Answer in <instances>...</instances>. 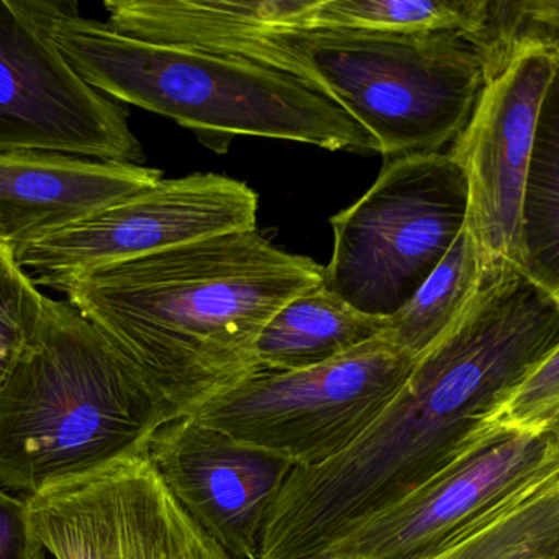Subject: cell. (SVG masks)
<instances>
[{
  "label": "cell",
  "mask_w": 559,
  "mask_h": 559,
  "mask_svg": "<svg viewBox=\"0 0 559 559\" xmlns=\"http://www.w3.org/2000/svg\"><path fill=\"white\" fill-rule=\"evenodd\" d=\"M415 361L381 336L313 368L257 372L191 418L294 467L320 466L374 421Z\"/></svg>",
  "instance_id": "7"
},
{
  "label": "cell",
  "mask_w": 559,
  "mask_h": 559,
  "mask_svg": "<svg viewBox=\"0 0 559 559\" xmlns=\"http://www.w3.org/2000/svg\"><path fill=\"white\" fill-rule=\"evenodd\" d=\"M28 516L27 500L0 487V559H45Z\"/></svg>",
  "instance_id": "22"
},
{
  "label": "cell",
  "mask_w": 559,
  "mask_h": 559,
  "mask_svg": "<svg viewBox=\"0 0 559 559\" xmlns=\"http://www.w3.org/2000/svg\"><path fill=\"white\" fill-rule=\"evenodd\" d=\"M388 319L353 309L323 283L290 299L264 325L257 343L260 371H299L332 361L381 338Z\"/></svg>",
  "instance_id": "16"
},
{
  "label": "cell",
  "mask_w": 559,
  "mask_h": 559,
  "mask_svg": "<svg viewBox=\"0 0 559 559\" xmlns=\"http://www.w3.org/2000/svg\"><path fill=\"white\" fill-rule=\"evenodd\" d=\"M322 283L316 261L250 230L103 267L57 290L175 421L260 372L264 325Z\"/></svg>",
  "instance_id": "2"
},
{
  "label": "cell",
  "mask_w": 559,
  "mask_h": 559,
  "mask_svg": "<svg viewBox=\"0 0 559 559\" xmlns=\"http://www.w3.org/2000/svg\"><path fill=\"white\" fill-rule=\"evenodd\" d=\"M467 204L466 176L450 155L391 159L358 202L330 218L323 286L353 309L389 319L447 257Z\"/></svg>",
  "instance_id": "6"
},
{
  "label": "cell",
  "mask_w": 559,
  "mask_h": 559,
  "mask_svg": "<svg viewBox=\"0 0 559 559\" xmlns=\"http://www.w3.org/2000/svg\"><path fill=\"white\" fill-rule=\"evenodd\" d=\"M487 5L489 0H257L250 14H241L267 28L388 35L461 32L473 40L483 31Z\"/></svg>",
  "instance_id": "15"
},
{
  "label": "cell",
  "mask_w": 559,
  "mask_h": 559,
  "mask_svg": "<svg viewBox=\"0 0 559 559\" xmlns=\"http://www.w3.org/2000/svg\"><path fill=\"white\" fill-rule=\"evenodd\" d=\"M146 453L182 509L231 559H258L267 510L294 469L289 461L191 417L165 425Z\"/></svg>",
  "instance_id": "13"
},
{
  "label": "cell",
  "mask_w": 559,
  "mask_h": 559,
  "mask_svg": "<svg viewBox=\"0 0 559 559\" xmlns=\"http://www.w3.org/2000/svg\"><path fill=\"white\" fill-rule=\"evenodd\" d=\"M424 559H559V479Z\"/></svg>",
  "instance_id": "19"
},
{
  "label": "cell",
  "mask_w": 559,
  "mask_h": 559,
  "mask_svg": "<svg viewBox=\"0 0 559 559\" xmlns=\"http://www.w3.org/2000/svg\"><path fill=\"white\" fill-rule=\"evenodd\" d=\"M559 349V296L496 260L450 329L343 453L294 467L267 510L258 559H317L453 463L513 385Z\"/></svg>",
  "instance_id": "1"
},
{
  "label": "cell",
  "mask_w": 559,
  "mask_h": 559,
  "mask_svg": "<svg viewBox=\"0 0 559 559\" xmlns=\"http://www.w3.org/2000/svg\"><path fill=\"white\" fill-rule=\"evenodd\" d=\"M258 195L221 175L165 179L25 245L15 263L35 286L57 289L83 274L217 235L257 230Z\"/></svg>",
  "instance_id": "10"
},
{
  "label": "cell",
  "mask_w": 559,
  "mask_h": 559,
  "mask_svg": "<svg viewBox=\"0 0 559 559\" xmlns=\"http://www.w3.org/2000/svg\"><path fill=\"white\" fill-rule=\"evenodd\" d=\"M114 27L300 78L361 123L389 162L441 153L463 132L486 83L483 55L461 32L267 28L248 22L238 0H122Z\"/></svg>",
  "instance_id": "3"
},
{
  "label": "cell",
  "mask_w": 559,
  "mask_h": 559,
  "mask_svg": "<svg viewBox=\"0 0 559 559\" xmlns=\"http://www.w3.org/2000/svg\"><path fill=\"white\" fill-rule=\"evenodd\" d=\"M171 421L100 333L47 296L0 388V487L27 499L96 473L146 453Z\"/></svg>",
  "instance_id": "5"
},
{
  "label": "cell",
  "mask_w": 559,
  "mask_h": 559,
  "mask_svg": "<svg viewBox=\"0 0 559 559\" xmlns=\"http://www.w3.org/2000/svg\"><path fill=\"white\" fill-rule=\"evenodd\" d=\"M552 83L536 126L522 201L523 273L559 296V106Z\"/></svg>",
  "instance_id": "17"
},
{
  "label": "cell",
  "mask_w": 559,
  "mask_h": 559,
  "mask_svg": "<svg viewBox=\"0 0 559 559\" xmlns=\"http://www.w3.org/2000/svg\"><path fill=\"white\" fill-rule=\"evenodd\" d=\"M317 559H340V558H330V556H322V558H317Z\"/></svg>",
  "instance_id": "23"
},
{
  "label": "cell",
  "mask_w": 559,
  "mask_h": 559,
  "mask_svg": "<svg viewBox=\"0 0 559 559\" xmlns=\"http://www.w3.org/2000/svg\"><path fill=\"white\" fill-rule=\"evenodd\" d=\"M162 169L51 152L0 153V245L12 254L152 188Z\"/></svg>",
  "instance_id": "14"
},
{
  "label": "cell",
  "mask_w": 559,
  "mask_h": 559,
  "mask_svg": "<svg viewBox=\"0 0 559 559\" xmlns=\"http://www.w3.org/2000/svg\"><path fill=\"white\" fill-rule=\"evenodd\" d=\"M73 2L0 0V153L142 165L129 110L84 83L53 40Z\"/></svg>",
  "instance_id": "8"
},
{
  "label": "cell",
  "mask_w": 559,
  "mask_h": 559,
  "mask_svg": "<svg viewBox=\"0 0 559 559\" xmlns=\"http://www.w3.org/2000/svg\"><path fill=\"white\" fill-rule=\"evenodd\" d=\"M558 70L559 47H533L516 55L484 83L448 153L466 176V227L484 266L506 260L523 267V188L539 112Z\"/></svg>",
  "instance_id": "12"
},
{
  "label": "cell",
  "mask_w": 559,
  "mask_h": 559,
  "mask_svg": "<svg viewBox=\"0 0 559 559\" xmlns=\"http://www.w3.org/2000/svg\"><path fill=\"white\" fill-rule=\"evenodd\" d=\"M25 500L55 559H231L169 492L148 453Z\"/></svg>",
  "instance_id": "11"
},
{
  "label": "cell",
  "mask_w": 559,
  "mask_h": 559,
  "mask_svg": "<svg viewBox=\"0 0 559 559\" xmlns=\"http://www.w3.org/2000/svg\"><path fill=\"white\" fill-rule=\"evenodd\" d=\"M45 300L12 251L0 245V388L37 330Z\"/></svg>",
  "instance_id": "21"
},
{
  "label": "cell",
  "mask_w": 559,
  "mask_h": 559,
  "mask_svg": "<svg viewBox=\"0 0 559 559\" xmlns=\"http://www.w3.org/2000/svg\"><path fill=\"white\" fill-rule=\"evenodd\" d=\"M53 40L97 93L171 119L215 152L247 135L379 153L374 136L332 97L276 68L126 37L84 19L76 2L55 22Z\"/></svg>",
  "instance_id": "4"
},
{
  "label": "cell",
  "mask_w": 559,
  "mask_h": 559,
  "mask_svg": "<svg viewBox=\"0 0 559 559\" xmlns=\"http://www.w3.org/2000/svg\"><path fill=\"white\" fill-rule=\"evenodd\" d=\"M558 479L559 433H510L487 425L453 463L323 556L428 558Z\"/></svg>",
  "instance_id": "9"
},
{
  "label": "cell",
  "mask_w": 559,
  "mask_h": 559,
  "mask_svg": "<svg viewBox=\"0 0 559 559\" xmlns=\"http://www.w3.org/2000/svg\"><path fill=\"white\" fill-rule=\"evenodd\" d=\"M483 254L464 225L447 257L420 289L388 319L382 338L418 358L461 316L483 280Z\"/></svg>",
  "instance_id": "18"
},
{
  "label": "cell",
  "mask_w": 559,
  "mask_h": 559,
  "mask_svg": "<svg viewBox=\"0 0 559 559\" xmlns=\"http://www.w3.org/2000/svg\"><path fill=\"white\" fill-rule=\"evenodd\" d=\"M486 425L510 433H559V349L513 385Z\"/></svg>",
  "instance_id": "20"
}]
</instances>
